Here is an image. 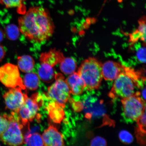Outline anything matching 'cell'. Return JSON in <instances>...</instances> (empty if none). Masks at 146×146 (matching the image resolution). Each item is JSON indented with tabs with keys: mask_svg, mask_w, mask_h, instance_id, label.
I'll list each match as a JSON object with an SVG mask.
<instances>
[{
	"mask_svg": "<svg viewBox=\"0 0 146 146\" xmlns=\"http://www.w3.org/2000/svg\"><path fill=\"white\" fill-rule=\"evenodd\" d=\"M19 29L29 40L41 43L54 32V27L48 11L41 7H33L18 19Z\"/></svg>",
	"mask_w": 146,
	"mask_h": 146,
	"instance_id": "cell-1",
	"label": "cell"
},
{
	"mask_svg": "<svg viewBox=\"0 0 146 146\" xmlns=\"http://www.w3.org/2000/svg\"><path fill=\"white\" fill-rule=\"evenodd\" d=\"M132 68L125 67L123 72L114 80L109 96L111 98H127L134 94L135 87L141 88L145 81V78Z\"/></svg>",
	"mask_w": 146,
	"mask_h": 146,
	"instance_id": "cell-2",
	"label": "cell"
},
{
	"mask_svg": "<svg viewBox=\"0 0 146 146\" xmlns=\"http://www.w3.org/2000/svg\"><path fill=\"white\" fill-rule=\"evenodd\" d=\"M102 65L98 60L92 57L82 63L77 72L84 82L86 90L90 91L99 88L103 78Z\"/></svg>",
	"mask_w": 146,
	"mask_h": 146,
	"instance_id": "cell-3",
	"label": "cell"
},
{
	"mask_svg": "<svg viewBox=\"0 0 146 146\" xmlns=\"http://www.w3.org/2000/svg\"><path fill=\"white\" fill-rule=\"evenodd\" d=\"M9 124L6 130L0 136V140L10 146H18L24 142V138L22 132L23 124L17 113L12 112L7 114Z\"/></svg>",
	"mask_w": 146,
	"mask_h": 146,
	"instance_id": "cell-4",
	"label": "cell"
},
{
	"mask_svg": "<svg viewBox=\"0 0 146 146\" xmlns=\"http://www.w3.org/2000/svg\"><path fill=\"white\" fill-rule=\"evenodd\" d=\"M139 92H135L129 97L123 98L121 103L123 116L126 121H137L145 110V102L140 97Z\"/></svg>",
	"mask_w": 146,
	"mask_h": 146,
	"instance_id": "cell-5",
	"label": "cell"
},
{
	"mask_svg": "<svg viewBox=\"0 0 146 146\" xmlns=\"http://www.w3.org/2000/svg\"><path fill=\"white\" fill-rule=\"evenodd\" d=\"M55 79V82L48 88L47 98L64 108L70 98V91L62 74H56Z\"/></svg>",
	"mask_w": 146,
	"mask_h": 146,
	"instance_id": "cell-6",
	"label": "cell"
},
{
	"mask_svg": "<svg viewBox=\"0 0 146 146\" xmlns=\"http://www.w3.org/2000/svg\"><path fill=\"white\" fill-rule=\"evenodd\" d=\"M0 82L9 88L19 87L23 90L26 89L18 67L13 64L7 63L0 67Z\"/></svg>",
	"mask_w": 146,
	"mask_h": 146,
	"instance_id": "cell-7",
	"label": "cell"
},
{
	"mask_svg": "<svg viewBox=\"0 0 146 146\" xmlns=\"http://www.w3.org/2000/svg\"><path fill=\"white\" fill-rule=\"evenodd\" d=\"M40 95L36 93L30 98L27 94L25 102L17 113L23 125L32 121L35 117L39 109V104L38 100Z\"/></svg>",
	"mask_w": 146,
	"mask_h": 146,
	"instance_id": "cell-8",
	"label": "cell"
},
{
	"mask_svg": "<svg viewBox=\"0 0 146 146\" xmlns=\"http://www.w3.org/2000/svg\"><path fill=\"white\" fill-rule=\"evenodd\" d=\"M22 90L19 87L11 88L3 95L7 108L16 113L23 104L27 94H23Z\"/></svg>",
	"mask_w": 146,
	"mask_h": 146,
	"instance_id": "cell-9",
	"label": "cell"
},
{
	"mask_svg": "<svg viewBox=\"0 0 146 146\" xmlns=\"http://www.w3.org/2000/svg\"><path fill=\"white\" fill-rule=\"evenodd\" d=\"M44 146H63V136L57 128L50 125L45 129L42 135Z\"/></svg>",
	"mask_w": 146,
	"mask_h": 146,
	"instance_id": "cell-10",
	"label": "cell"
},
{
	"mask_svg": "<svg viewBox=\"0 0 146 146\" xmlns=\"http://www.w3.org/2000/svg\"><path fill=\"white\" fill-rule=\"evenodd\" d=\"M125 67L120 63L112 61L105 62L102 65L103 78L106 81L115 80L123 72Z\"/></svg>",
	"mask_w": 146,
	"mask_h": 146,
	"instance_id": "cell-11",
	"label": "cell"
},
{
	"mask_svg": "<svg viewBox=\"0 0 146 146\" xmlns=\"http://www.w3.org/2000/svg\"><path fill=\"white\" fill-rule=\"evenodd\" d=\"M66 82L68 87L70 94L75 96L81 94L85 89L84 82L78 72H75L69 76Z\"/></svg>",
	"mask_w": 146,
	"mask_h": 146,
	"instance_id": "cell-12",
	"label": "cell"
},
{
	"mask_svg": "<svg viewBox=\"0 0 146 146\" xmlns=\"http://www.w3.org/2000/svg\"><path fill=\"white\" fill-rule=\"evenodd\" d=\"M64 58L62 53L54 49L42 54L40 60L41 63L46 64L54 67L60 63Z\"/></svg>",
	"mask_w": 146,
	"mask_h": 146,
	"instance_id": "cell-13",
	"label": "cell"
},
{
	"mask_svg": "<svg viewBox=\"0 0 146 146\" xmlns=\"http://www.w3.org/2000/svg\"><path fill=\"white\" fill-rule=\"evenodd\" d=\"M53 67L46 64L41 63L38 69V75L42 81L50 83L54 81L56 76Z\"/></svg>",
	"mask_w": 146,
	"mask_h": 146,
	"instance_id": "cell-14",
	"label": "cell"
},
{
	"mask_svg": "<svg viewBox=\"0 0 146 146\" xmlns=\"http://www.w3.org/2000/svg\"><path fill=\"white\" fill-rule=\"evenodd\" d=\"M47 109L50 117L54 123H60L63 119L65 114L62 108L55 102H50Z\"/></svg>",
	"mask_w": 146,
	"mask_h": 146,
	"instance_id": "cell-15",
	"label": "cell"
},
{
	"mask_svg": "<svg viewBox=\"0 0 146 146\" xmlns=\"http://www.w3.org/2000/svg\"><path fill=\"white\" fill-rule=\"evenodd\" d=\"M17 61L18 67L23 72H31L34 68L35 63L33 59L30 56H18Z\"/></svg>",
	"mask_w": 146,
	"mask_h": 146,
	"instance_id": "cell-16",
	"label": "cell"
},
{
	"mask_svg": "<svg viewBox=\"0 0 146 146\" xmlns=\"http://www.w3.org/2000/svg\"><path fill=\"white\" fill-rule=\"evenodd\" d=\"M23 83L25 88L31 90H36L40 84L39 78L35 73L29 72L24 77Z\"/></svg>",
	"mask_w": 146,
	"mask_h": 146,
	"instance_id": "cell-17",
	"label": "cell"
},
{
	"mask_svg": "<svg viewBox=\"0 0 146 146\" xmlns=\"http://www.w3.org/2000/svg\"><path fill=\"white\" fill-rule=\"evenodd\" d=\"M76 67V61L72 58H65L60 63V69L65 74L70 75L75 72Z\"/></svg>",
	"mask_w": 146,
	"mask_h": 146,
	"instance_id": "cell-18",
	"label": "cell"
},
{
	"mask_svg": "<svg viewBox=\"0 0 146 146\" xmlns=\"http://www.w3.org/2000/svg\"><path fill=\"white\" fill-rule=\"evenodd\" d=\"M25 0H0V4L4 5L7 8H16L18 13L24 14L26 8Z\"/></svg>",
	"mask_w": 146,
	"mask_h": 146,
	"instance_id": "cell-19",
	"label": "cell"
},
{
	"mask_svg": "<svg viewBox=\"0 0 146 146\" xmlns=\"http://www.w3.org/2000/svg\"><path fill=\"white\" fill-rule=\"evenodd\" d=\"M20 32L19 28L16 25L10 24L5 27L4 33L9 39L10 40L15 41L19 37Z\"/></svg>",
	"mask_w": 146,
	"mask_h": 146,
	"instance_id": "cell-20",
	"label": "cell"
},
{
	"mask_svg": "<svg viewBox=\"0 0 146 146\" xmlns=\"http://www.w3.org/2000/svg\"><path fill=\"white\" fill-rule=\"evenodd\" d=\"M26 141L28 146H44L42 136L37 133L29 135Z\"/></svg>",
	"mask_w": 146,
	"mask_h": 146,
	"instance_id": "cell-21",
	"label": "cell"
},
{
	"mask_svg": "<svg viewBox=\"0 0 146 146\" xmlns=\"http://www.w3.org/2000/svg\"><path fill=\"white\" fill-rule=\"evenodd\" d=\"M119 136L120 140L124 143L130 144L134 140L133 137L131 133L125 130L120 131Z\"/></svg>",
	"mask_w": 146,
	"mask_h": 146,
	"instance_id": "cell-22",
	"label": "cell"
},
{
	"mask_svg": "<svg viewBox=\"0 0 146 146\" xmlns=\"http://www.w3.org/2000/svg\"><path fill=\"white\" fill-rule=\"evenodd\" d=\"M145 110L140 117L137 120L138 129L140 132L145 134L146 133V112Z\"/></svg>",
	"mask_w": 146,
	"mask_h": 146,
	"instance_id": "cell-23",
	"label": "cell"
},
{
	"mask_svg": "<svg viewBox=\"0 0 146 146\" xmlns=\"http://www.w3.org/2000/svg\"><path fill=\"white\" fill-rule=\"evenodd\" d=\"M9 124V120L7 114H0V136L6 130Z\"/></svg>",
	"mask_w": 146,
	"mask_h": 146,
	"instance_id": "cell-24",
	"label": "cell"
},
{
	"mask_svg": "<svg viewBox=\"0 0 146 146\" xmlns=\"http://www.w3.org/2000/svg\"><path fill=\"white\" fill-rule=\"evenodd\" d=\"M145 46H143L138 48L136 51L137 57L138 61L141 63H145Z\"/></svg>",
	"mask_w": 146,
	"mask_h": 146,
	"instance_id": "cell-25",
	"label": "cell"
},
{
	"mask_svg": "<svg viewBox=\"0 0 146 146\" xmlns=\"http://www.w3.org/2000/svg\"><path fill=\"white\" fill-rule=\"evenodd\" d=\"M90 146H107V142L104 138L97 136L92 139Z\"/></svg>",
	"mask_w": 146,
	"mask_h": 146,
	"instance_id": "cell-26",
	"label": "cell"
},
{
	"mask_svg": "<svg viewBox=\"0 0 146 146\" xmlns=\"http://www.w3.org/2000/svg\"><path fill=\"white\" fill-rule=\"evenodd\" d=\"M139 26L137 30L144 37L146 38V18L145 16L142 17L138 21Z\"/></svg>",
	"mask_w": 146,
	"mask_h": 146,
	"instance_id": "cell-27",
	"label": "cell"
},
{
	"mask_svg": "<svg viewBox=\"0 0 146 146\" xmlns=\"http://www.w3.org/2000/svg\"><path fill=\"white\" fill-rule=\"evenodd\" d=\"M5 54V50L4 47L0 44V62L4 58Z\"/></svg>",
	"mask_w": 146,
	"mask_h": 146,
	"instance_id": "cell-28",
	"label": "cell"
},
{
	"mask_svg": "<svg viewBox=\"0 0 146 146\" xmlns=\"http://www.w3.org/2000/svg\"><path fill=\"white\" fill-rule=\"evenodd\" d=\"M4 32L0 28V43L3 41L4 36Z\"/></svg>",
	"mask_w": 146,
	"mask_h": 146,
	"instance_id": "cell-29",
	"label": "cell"
},
{
	"mask_svg": "<svg viewBox=\"0 0 146 146\" xmlns=\"http://www.w3.org/2000/svg\"><path fill=\"white\" fill-rule=\"evenodd\" d=\"M141 95L142 96V98L145 101L146 98V88L145 87L143 89L141 92Z\"/></svg>",
	"mask_w": 146,
	"mask_h": 146,
	"instance_id": "cell-30",
	"label": "cell"
}]
</instances>
